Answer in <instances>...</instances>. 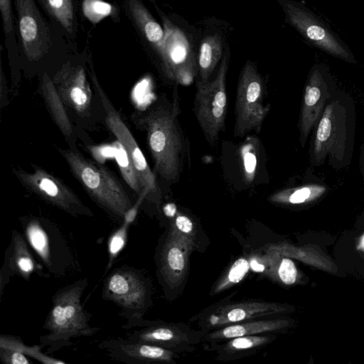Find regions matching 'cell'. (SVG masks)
I'll list each match as a JSON object with an SVG mask.
<instances>
[{"mask_svg": "<svg viewBox=\"0 0 364 364\" xmlns=\"http://www.w3.org/2000/svg\"><path fill=\"white\" fill-rule=\"evenodd\" d=\"M360 247L363 250H364V235L361 237L360 242Z\"/></svg>", "mask_w": 364, "mask_h": 364, "instance_id": "37", "label": "cell"}, {"mask_svg": "<svg viewBox=\"0 0 364 364\" xmlns=\"http://www.w3.org/2000/svg\"><path fill=\"white\" fill-rule=\"evenodd\" d=\"M24 235L50 273H64L71 256L65 240L49 222L32 218L23 223Z\"/></svg>", "mask_w": 364, "mask_h": 364, "instance_id": "14", "label": "cell"}, {"mask_svg": "<svg viewBox=\"0 0 364 364\" xmlns=\"http://www.w3.org/2000/svg\"><path fill=\"white\" fill-rule=\"evenodd\" d=\"M31 166L32 172L19 168L13 169L26 190L72 216H93L92 210L61 179L40 166Z\"/></svg>", "mask_w": 364, "mask_h": 364, "instance_id": "10", "label": "cell"}, {"mask_svg": "<svg viewBox=\"0 0 364 364\" xmlns=\"http://www.w3.org/2000/svg\"><path fill=\"white\" fill-rule=\"evenodd\" d=\"M290 325L289 319L278 316L246 321L207 332L203 342L211 343L243 336L276 333L285 330Z\"/></svg>", "mask_w": 364, "mask_h": 364, "instance_id": "20", "label": "cell"}, {"mask_svg": "<svg viewBox=\"0 0 364 364\" xmlns=\"http://www.w3.org/2000/svg\"><path fill=\"white\" fill-rule=\"evenodd\" d=\"M195 247L169 229L159 258V272L164 284L175 290L184 282L188 272L189 255Z\"/></svg>", "mask_w": 364, "mask_h": 364, "instance_id": "18", "label": "cell"}, {"mask_svg": "<svg viewBox=\"0 0 364 364\" xmlns=\"http://www.w3.org/2000/svg\"><path fill=\"white\" fill-rule=\"evenodd\" d=\"M265 84L254 63L246 61L241 70L236 91L234 135L242 137L251 131L259 132L269 112L264 104Z\"/></svg>", "mask_w": 364, "mask_h": 364, "instance_id": "8", "label": "cell"}, {"mask_svg": "<svg viewBox=\"0 0 364 364\" xmlns=\"http://www.w3.org/2000/svg\"><path fill=\"white\" fill-rule=\"evenodd\" d=\"M52 80L68 111L82 119H89L94 111V94L85 68L72 60H66Z\"/></svg>", "mask_w": 364, "mask_h": 364, "instance_id": "12", "label": "cell"}, {"mask_svg": "<svg viewBox=\"0 0 364 364\" xmlns=\"http://www.w3.org/2000/svg\"><path fill=\"white\" fill-rule=\"evenodd\" d=\"M26 344L18 338L0 336V359L5 364H31L25 354Z\"/></svg>", "mask_w": 364, "mask_h": 364, "instance_id": "29", "label": "cell"}, {"mask_svg": "<svg viewBox=\"0 0 364 364\" xmlns=\"http://www.w3.org/2000/svg\"><path fill=\"white\" fill-rule=\"evenodd\" d=\"M250 269L249 259L245 257L237 259L215 283L210 294L214 296L240 283Z\"/></svg>", "mask_w": 364, "mask_h": 364, "instance_id": "30", "label": "cell"}, {"mask_svg": "<svg viewBox=\"0 0 364 364\" xmlns=\"http://www.w3.org/2000/svg\"><path fill=\"white\" fill-rule=\"evenodd\" d=\"M67 38H74L77 30L76 0H36Z\"/></svg>", "mask_w": 364, "mask_h": 364, "instance_id": "25", "label": "cell"}, {"mask_svg": "<svg viewBox=\"0 0 364 364\" xmlns=\"http://www.w3.org/2000/svg\"><path fill=\"white\" fill-rule=\"evenodd\" d=\"M179 112L178 98L173 104L160 100L132 117L146 133L154 174L169 183L179 179L187 151L178 119Z\"/></svg>", "mask_w": 364, "mask_h": 364, "instance_id": "1", "label": "cell"}, {"mask_svg": "<svg viewBox=\"0 0 364 364\" xmlns=\"http://www.w3.org/2000/svg\"><path fill=\"white\" fill-rule=\"evenodd\" d=\"M225 46L222 36L217 33L206 35L201 40L198 55L197 82H206L221 60Z\"/></svg>", "mask_w": 364, "mask_h": 364, "instance_id": "24", "label": "cell"}, {"mask_svg": "<svg viewBox=\"0 0 364 364\" xmlns=\"http://www.w3.org/2000/svg\"><path fill=\"white\" fill-rule=\"evenodd\" d=\"M328 96L327 87L321 75L314 71L305 87L299 121L300 141L305 145L311 129L323 114Z\"/></svg>", "mask_w": 364, "mask_h": 364, "instance_id": "19", "label": "cell"}, {"mask_svg": "<svg viewBox=\"0 0 364 364\" xmlns=\"http://www.w3.org/2000/svg\"><path fill=\"white\" fill-rule=\"evenodd\" d=\"M115 145V157L121 173L127 183L139 197L141 191L134 166L122 145L117 141Z\"/></svg>", "mask_w": 364, "mask_h": 364, "instance_id": "32", "label": "cell"}, {"mask_svg": "<svg viewBox=\"0 0 364 364\" xmlns=\"http://www.w3.org/2000/svg\"><path fill=\"white\" fill-rule=\"evenodd\" d=\"M170 229L175 231L196 247V230L193 221L188 216L177 213L173 216Z\"/></svg>", "mask_w": 364, "mask_h": 364, "instance_id": "33", "label": "cell"}, {"mask_svg": "<svg viewBox=\"0 0 364 364\" xmlns=\"http://www.w3.org/2000/svg\"><path fill=\"white\" fill-rule=\"evenodd\" d=\"M276 333L243 336L226 341L204 343L203 349L215 353V360L228 361L247 357L276 339Z\"/></svg>", "mask_w": 364, "mask_h": 364, "instance_id": "21", "label": "cell"}, {"mask_svg": "<svg viewBox=\"0 0 364 364\" xmlns=\"http://www.w3.org/2000/svg\"><path fill=\"white\" fill-rule=\"evenodd\" d=\"M127 11L136 28L160 58L164 46L165 33L140 0H127Z\"/></svg>", "mask_w": 364, "mask_h": 364, "instance_id": "23", "label": "cell"}, {"mask_svg": "<svg viewBox=\"0 0 364 364\" xmlns=\"http://www.w3.org/2000/svg\"><path fill=\"white\" fill-rule=\"evenodd\" d=\"M234 294L206 308L191 321H196L198 329L207 333L236 323L277 317L291 309L287 304L260 299L230 301Z\"/></svg>", "mask_w": 364, "mask_h": 364, "instance_id": "9", "label": "cell"}, {"mask_svg": "<svg viewBox=\"0 0 364 364\" xmlns=\"http://www.w3.org/2000/svg\"><path fill=\"white\" fill-rule=\"evenodd\" d=\"M161 18L165 33L164 50L159 58L162 72L171 81L188 85L198 74V63L184 34L168 19Z\"/></svg>", "mask_w": 364, "mask_h": 364, "instance_id": "13", "label": "cell"}, {"mask_svg": "<svg viewBox=\"0 0 364 364\" xmlns=\"http://www.w3.org/2000/svg\"><path fill=\"white\" fill-rule=\"evenodd\" d=\"M128 224V222L124 221L122 226L112 235L109 240V259L105 272L111 267L113 261L125 245Z\"/></svg>", "mask_w": 364, "mask_h": 364, "instance_id": "35", "label": "cell"}, {"mask_svg": "<svg viewBox=\"0 0 364 364\" xmlns=\"http://www.w3.org/2000/svg\"><path fill=\"white\" fill-rule=\"evenodd\" d=\"M40 90L53 122L69 144L70 148L77 149L76 134L68 111L58 92L52 77L46 72L43 73Z\"/></svg>", "mask_w": 364, "mask_h": 364, "instance_id": "22", "label": "cell"}, {"mask_svg": "<svg viewBox=\"0 0 364 364\" xmlns=\"http://www.w3.org/2000/svg\"><path fill=\"white\" fill-rule=\"evenodd\" d=\"M20 58L27 63L47 62L54 55L68 53L64 33L47 21L36 0H14Z\"/></svg>", "mask_w": 364, "mask_h": 364, "instance_id": "3", "label": "cell"}, {"mask_svg": "<svg viewBox=\"0 0 364 364\" xmlns=\"http://www.w3.org/2000/svg\"><path fill=\"white\" fill-rule=\"evenodd\" d=\"M87 286L83 278L58 290L52 298V307L43 329L46 333L39 338L40 346L47 353H54L73 344L71 339L90 337L100 328L90 324V314L82 307L81 298Z\"/></svg>", "mask_w": 364, "mask_h": 364, "instance_id": "2", "label": "cell"}, {"mask_svg": "<svg viewBox=\"0 0 364 364\" xmlns=\"http://www.w3.org/2000/svg\"><path fill=\"white\" fill-rule=\"evenodd\" d=\"M346 117L338 102L325 108L316 130L313 148L314 162L319 164L328 153L342 158L346 141Z\"/></svg>", "mask_w": 364, "mask_h": 364, "instance_id": "16", "label": "cell"}, {"mask_svg": "<svg viewBox=\"0 0 364 364\" xmlns=\"http://www.w3.org/2000/svg\"><path fill=\"white\" fill-rule=\"evenodd\" d=\"M127 333L125 338L171 350L178 353H191L203 342L205 333L183 323L144 320Z\"/></svg>", "mask_w": 364, "mask_h": 364, "instance_id": "11", "label": "cell"}, {"mask_svg": "<svg viewBox=\"0 0 364 364\" xmlns=\"http://www.w3.org/2000/svg\"><path fill=\"white\" fill-rule=\"evenodd\" d=\"M324 191V188L316 185L287 188L272 194L269 200L275 203L300 204L314 199Z\"/></svg>", "mask_w": 364, "mask_h": 364, "instance_id": "28", "label": "cell"}, {"mask_svg": "<svg viewBox=\"0 0 364 364\" xmlns=\"http://www.w3.org/2000/svg\"><path fill=\"white\" fill-rule=\"evenodd\" d=\"M89 74L93 90L103 109L105 123L116 137L117 141L124 148L136 173L141 191L138 198L159 204L161 199V191L156 181V175L150 168L132 132L99 82L91 65Z\"/></svg>", "mask_w": 364, "mask_h": 364, "instance_id": "5", "label": "cell"}, {"mask_svg": "<svg viewBox=\"0 0 364 364\" xmlns=\"http://www.w3.org/2000/svg\"><path fill=\"white\" fill-rule=\"evenodd\" d=\"M8 250L5 264L9 267L10 274H16L28 280L36 270L35 259L26 240L16 230L12 232L11 243Z\"/></svg>", "mask_w": 364, "mask_h": 364, "instance_id": "26", "label": "cell"}, {"mask_svg": "<svg viewBox=\"0 0 364 364\" xmlns=\"http://www.w3.org/2000/svg\"><path fill=\"white\" fill-rule=\"evenodd\" d=\"M88 196L114 218L124 220L134 206L124 186L105 166L85 158L78 149H58Z\"/></svg>", "mask_w": 364, "mask_h": 364, "instance_id": "4", "label": "cell"}, {"mask_svg": "<svg viewBox=\"0 0 364 364\" xmlns=\"http://www.w3.org/2000/svg\"><path fill=\"white\" fill-rule=\"evenodd\" d=\"M98 347L112 359L129 364H173L180 358L179 353L171 350L120 337L103 340Z\"/></svg>", "mask_w": 364, "mask_h": 364, "instance_id": "17", "label": "cell"}, {"mask_svg": "<svg viewBox=\"0 0 364 364\" xmlns=\"http://www.w3.org/2000/svg\"><path fill=\"white\" fill-rule=\"evenodd\" d=\"M227 44L215 77L206 82H196L193 112L206 141L215 146L224 131L227 114L226 77L230 61Z\"/></svg>", "mask_w": 364, "mask_h": 364, "instance_id": "7", "label": "cell"}, {"mask_svg": "<svg viewBox=\"0 0 364 364\" xmlns=\"http://www.w3.org/2000/svg\"><path fill=\"white\" fill-rule=\"evenodd\" d=\"M289 23L324 51L349 60L350 55L339 41L309 12L290 0H278Z\"/></svg>", "mask_w": 364, "mask_h": 364, "instance_id": "15", "label": "cell"}, {"mask_svg": "<svg viewBox=\"0 0 364 364\" xmlns=\"http://www.w3.org/2000/svg\"><path fill=\"white\" fill-rule=\"evenodd\" d=\"M0 11L5 36V46L11 63L14 61H18L20 58L12 0H0Z\"/></svg>", "mask_w": 364, "mask_h": 364, "instance_id": "27", "label": "cell"}, {"mask_svg": "<svg viewBox=\"0 0 364 364\" xmlns=\"http://www.w3.org/2000/svg\"><path fill=\"white\" fill-rule=\"evenodd\" d=\"M151 284L138 269L128 266L115 269L105 279L102 297L116 304L119 315L127 319L124 326L132 328L141 323L151 304Z\"/></svg>", "mask_w": 364, "mask_h": 364, "instance_id": "6", "label": "cell"}, {"mask_svg": "<svg viewBox=\"0 0 364 364\" xmlns=\"http://www.w3.org/2000/svg\"><path fill=\"white\" fill-rule=\"evenodd\" d=\"M82 10L85 16L90 21L97 23L110 14L112 6L102 0H85Z\"/></svg>", "mask_w": 364, "mask_h": 364, "instance_id": "34", "label": "cell"}, {"mask_svg": "<svg viewBox=\"0 0 364 364\" xmlns=\"http://www.w3.org/2000/svg\"><path fill=\"white\" fill-rule=\"evenodd\" d=\"M245 145L242 154L245 176L247 179L252 180L256 169L257 158L253 146H250L247 143Z\"/></svg>", "mask_w": 364, "mask_h": 364, "instance_id": "36", "label": "cell"}, {"mask_svg": "<svg viewBox=\"0 0 364 364\" xmlns=\"http://www.w3.org/2000/svg\"><path fill=\"white\" fill-rule=\"evenodd\" d=\"M267 258L268 264L265 272L268 273L272 278H276L286 285L295 283L298 272L291 259L284 257L276 264V256L269 255Z\"/></svg>", "mask_w": 364, "mask_h": 364, "instance_id": "31", "label": "cell"}]
</instances>
